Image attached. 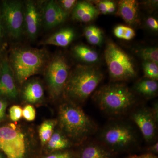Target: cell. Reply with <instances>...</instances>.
Masks as SVG:
<instances>
[{
  "instance_id": "1",
  "label": "cell",
  "mask_w": 158,
  "mask_h": 158,
  "mask_svg": "<svg viewBox=\"0 0 158 158\" xmlns=\"http://www.w3.org/2000/svg\"><path fill=\"white\" fill-rule=\"evenodd\" d=\"M47 59L46 51L44 49L18 48L11 51L9 62L14 76L22 84L41 72Z\"/></svg>"
},
{
  "instance_id": "2",
  "label": "cell",
  "mask_w": 158,
  "mask_h": 158,
  "mask_svg": "<svg viewBox=\"0 0 158 158\" xmlns=\"http://www.w3.org/2000/svg\"><path fill=\"white\" fill-rule=\"evenodd\" d=\"M60 126L69 138L76 141L86 139L93 132V122L79 106L64 103L59 110Z\"/></svg>"
},
{
  "instance_id": "3",
  "label": "cell",
  "mask_w": 158,
  "mask_h": 158,
  "mask_svg": "<svg viewBox=\"0 0 158 158\" xmlns=\"http://www.w3.org/2000/svg\"><path fill=\"white\" fill-rule=\"evenodd\" d=\"M103 77L98 69L93 66L79 65L69 77L65 88L67 95L84 101L95 90Z\"/></svg>"
},
{
  "instance_id": "4",
  "label": "cell",
  "mask_w": 158,
  "mask_h": 158,
  "mask_svg": "<svg viewBox=\"0 0 158 158\" xmlns=\"http://www.w3.org/2000/svg\"><path fill=\"white\" fill-rule=\"evenodd\" d=\"M94 99L101 110L110 114H120L128 110L135 102L132 92L125 85H106L95 94Z\"/></svg>"
},
{
  "instance_id": "5",
  "label": "cell",
  "mask_w": 158,
  "mask_h": 158,
  "mask_svg": "<svg viewBox=\"0 0 158 158\" xmlns=\"http://www.w3.org/2000/svg\"><path fill=\"white\" fill-rule=\"evenodd\" d=\"M104 54L110 76L113 80L125 81L136 76V71L131 59L115 43L108 44Z\"/></svg>"
},
{
  "instance_id": "6",
  "label": "cell",
  "mask_w": 158,
  "mask_h": 158,
  "mask_svg": "<svg viewBox=\"0 0 158 158\" xmlns=\"http://www.w3.org/2000/svg\"><path fill=\"white\" fill-rule=\"evenodd\" d=\"M25 136L14 124L0 127V150L8 158H24L26 152Z\"/></svg>"
},
{
  "instance_id": "7",
  "label": "cell",
  "mask_w": 158,
  "mask_h": 158,
  "mask_svg": "<svg viewBox=\"0 0 158 158\" xmlns=\"http://www.w3.org/2000/svg\"><path fill=\"white\" fill-rule=\"evenodd\" d=\"M69 68L61 55L53 57L46 69V79L49 90L53 98H57L65 89L69 77Z\"/></svg>"
},
{
  "instance_id": "8",
  "label": "cell",
  "mask_w": 158,
  "mask_h": 158,
  "mask_svg": "<svg viewBox=\"0 0 158 158\" xmlns=\"http://www.w3.org/2000/svg\"><path fill=\"white\" fill-rule=\"evenodd\" d=\"M22 2L7 1L3 2L2 16L9 34L14 39H19L23 33L24 10Z\"/></svg>"
},
{
  "instance_id": "9",
  "label": "cell",
  "mask_w": 158,
  "mask_h": 158,
  "mask_svg": "<svg viewBox=\"0 0 158 158\" xmlns=\"http://www.w3.org/2000/svg\"><path fill=\"white\" fill-rule=\"evenodd\" d=\"M104 141L109 146L122 148L128 146L135 141V135L128 127L115 125L105 130L102 135Z\"/></svg>"
},
{
  "instance_id": "10",
  "label": "cell",
  "mask_w": 158,
  "mask_h": 158,
  "mask_svg": "<svg viewBox=\"0 0 158 158\" xmlns=\"http://www.w3.org/2000/svg\"><path fill=\"white\" fill-rule=\"evenodd\" d=\"M14 75L7 60H3L0 65V95L10 98L17 96Z\"/></svg>"
},
{
  "instance_id": "11",
  "label": "cell",
  "mask_w": 158,
  "mask_h": 158,
  "mask_svg": "<svg viewBox=\"0 0 158 158\" xmlns=\"http://www.w3.org/2000/svg\"><path fill=\"white\" fill-rule=\"evenodd\" d=\"M132 118L146 141L152 140L156 134V121L152 112L146 110H139L133 114Z\"/></svg>"
},
{
  "instance_id": "12",
  "label": "cell",
  "mask_w": 158,
  "mask_h": 158,
  "mask_svg": "<svg viewBox=\"0 0 158 158\" xmlns=\"http://www.w3.org/2000/svg\"><path fill=\"white\" fill-rule=\"evenodd\" d=\"M43 12L44 25L48 29L62 23L68 16V13L62 9L58 3L53 1H49L45 4Z\"/></svg>"
},
{
  "instance_id": "13",
  "label": "cell",
  "mask_w": 158,
  "mask_h": 158,
  "mask_svg": "<svg viewBox=\"0 0 158 158\" xmlns=\"http://www.w3.org/2000/svg\"><path fill=\"white\" fill-rule=\"evenodd\" d=\"M24 10V21L28 36L30 39H35L38 34L40 21V15L36 4L33 1L26 2Z\"/></svg>"
},
{
  "instance_id": "14",
  "label": "cell",
  "mask_w": 158,
  "mask_h": 158,
  "mask_svg": "<svg viewBox=\"0 0 158 158\" xmlns=\"http://www.w3.org/2000/svg\"><path fill=\"white\" fill-rule=\"evenodd\" d=\"M138 4L134 0H123L118 3V14L130 24L135 23L138 15Z\"/></svg>"
},
{
  "instance_id": "15",
  "label": "cell",
  "mask_w": 158,
  "mask_h": 158,
  "mask_svg": "<svg viewBox=\"0 0 158 158\" xmlns=\"http://www.w3.org/2000/svg\"><path fill=\"white\" fill-rule=\"evenodd\" d=\"M75 36L74 31L70 28L61 29L51 35L45 40V44L65 47L70 44Z\"/></svg>"
},
{
  "instance_id": "16",
  "label": "cell",
  "mask_w": 158,
  "mask_h": 158,
  "mask_svg": "<svg viewBox=\"0 0 158 158\" xmlns=\"http://www.w3.org/2000/svg\"><path fill=\"white\" fill-rule=\"evenodd\" d=\"M44 89L41 84L37 81H32L26 85L23 90L25 100L31 103L37 102L42 98Z\"/></svg>"
},
{
  "instance_id": "17",
  "label": "cell",
  "mask_w": 158,
  "mask_h": 158,
  "mask_svg": "<svg viewBox=\"0 0 158 158\" xmlns=\"http://www.w3.org/2000/svg\"><path fill=\"white\" fill-rule=\"evenodd\" d=\"M73 52L80 60L88 63H94L98 60V56L95 51L83 45H78L74 47Z\"/></svg>"
},
{
  "instance_id": "18",
  "label": "cell",
  "mask_w": 158,
  "mask_h": 158,
  "mask_svg": "<svg viewBox=\"0 0 158 158\" xmlns=\"http://www.w3.org/2000/svg\"><path fill=\"white\" fill-rule=\"evenodd\" d=\"M80 158H111V155L103 148L92 144L83 149Z\"/></svg>"
},
{
  "instance_id": "19",
  "label": "cell",
  "mask_w": 158,
  "mask_h": 158,
  "mask_svg": "<svg viewBox=\"0 0 158 158\" xmlns=\"http://www.w3.org/2000/svg\"><path fill=\"white\" fill-rule=\"evenodd\" d=\"M57 121L56 120H46L40 125L39 129L40 139L43 145L48 143L53 134Z\"/></svg>"
},
{
  "instance_id": "20",
  "label": "cell",
  "mask_w": 158,
  "mask_h": 158,
  "mask_svg": "<svg viewBox=\"0 0 158 158\" xmlns=\"http://www.w3.org/2000/svg\"><path fill=\"white\" fill-rule=\"evenodd\" d=\"M136 88L138 92L143 95L151 96L154 95L157 91L158 84L156 81L144 80L138 83Z\"/></svg>"
},
{
  "instance_id": "21",
  "label": "cell",
  "mask_w": 158,
  "mask_h": 158,
  "mask_svg": "<svg viewBox=\"0 0 158 158\" xmlns=\"http://www.w3.org/2000/svg\"><path fill=\"white\" fill-rule=\"evenodd\" d=\"M69 144L67 138L59 132L53 133L48 142V148L53 150L64 149L68 147Z\"/></svg>"
},
{
  "instance_id": "22",
  "label": "cell",
  "mask_w": 158,
  "mask_h": 158,
  "mask_svg": "<svg viewBox=\"0 0 158 158\" xmlns=\"http://www.w3.org/2000/svg\"><path fill=\"white\" fill-rule=\"evenodd\" d=\"M97 8L92 4L87 2H81L77 3L73 9L72 16L73 19L79 20L89 11L94 10Z\"/></svg>"
},
{
  "instance_id": "23",
  "label": "cell",
  "mask_w": 158,
  "mask_h": 158,
  "mask_svg": "<svg viewBox=\"0 0 158 158\" xmlns=\"http://www.w3.org/2000/svg\"><path fill=\"white\" fill-rule=\"evenodd\" d=\"M113 33L117 38L126 40H131L135 36V33L133 29L123 25L116 27Z\"/></svg>"
},
{
  "instance_id": "24",
  "label": "cell",
  "mask_w": 158,
  "mask_h": 158,
  "mask_svg": "<svg viewBox=\"0 0 158 158\" xmlns=\"http://www.w3.org/2000/svg\"><path fill=\"white\" fill-rule=\"evenodd\" d=\"M144 76L150 80L156 81L158 79V64L154 62L144 61L143 63Z\"/></svg>"
},
{
  "instance_id": "25",
  "label": "cell",
  "mask_w": 158,
  "mask_h": 158,
  "mask_svg": "<svg viewBox=\"0 0 158 158\" xmlns=\"http://www.w3.org/2000/svg\"><path fill=\"white\" fill-rule=\"evenodd\" d=\"M140 55L144 61L154 62L158 64L157 48H146L140 51Z\"/></svg>"
},
{
  "instance_id": "26",
  "label": "cell",
  "mask_w": 158,
  "mask_h": 158,
  "mask_svg": "<svg viewBox=\"0 0 158 158\" xmlns=\"http://www.w3.org/2000/svg\"><path fill=\"white\" fill-rule=\"evenodd\" d=\"M9 116L12 121H18L22 117L23 109L19 106H12L9 110Z\"/></svg>"
},
{
  "instance_id": "27",
  "label": "cell",
  "mask_w": 158,
  "mask_h": 158,
  "mask_svg": "<svg viewBox=\"0 0 158 158\" xmlns=\"http://www.w3.org/2000/svg\"><path fill=\"white\" fill-rule=\"evenodd\" d=\"M23 116L27 121H34L36 118V111L34 107L27 105L23 110Z\"/></svg>"
},
{
  "instance_id": "28",
  "label": "cell",
  "mask_w": 158,
  "mask_h": 158,
  "mask_svg": "<svg viewBox=\"0 0 158 158\" xmlns=\"http://www.w3.org/2000/svg\"><path fill=\"white\" fill-rule=\"evenodd\" d=\"M87 40L89 43L93 45H99L102 43L103 40L102 33L101 30L99 29L95 34L92 36L87 37Z\"/></svg>"
},
{
  "instance_id": "29",
  "label": "cell",
  "mask_w": 158,
  "mask_h": 158,
  "mask_svg": "<svg viewBox=\"0 0 158 158\" xmlns=\"http://www.w3.org/2000/svg\"><path fill=\"white\" fill-rule=\"evenodd\" d=\"M77 3L75 0H62L59 1L58 4L64 11L68 13L69 11L73 9Z\"/></svg>"
},
{
  "instance_id": "30",
  "label": "cell",
  "mask_w": 158,
  "mask_h": 158,
  "mask_svg": "<svg viewBox=\"0 0 158 158\" xmlns=\"http://www.w3.org/2000/svg\"><path fill=\"white\" fill-rule=\"evenodd\" d=\"M111 1H99L97 3V9L99 12H101L103 14H107L108 8L111 4Z\"/></svg>"
},
{
  "instance_id": "31",
  "label": "cell",
  "mask_w": 158,
  "mask_h": 158,
  "mask_svg": "<svg viewBox=\"0 0 158 158\" xmlns=\"http://www.w3.org/2000/svg\"><path fill=\"white\" fill-rule=\"evenodd\" d=\"M99 29V28L95 26H88L85 28L84 30V34H85V37L87 38V37L92 36L98 31Z\"/></svg>"
},
{
  "instance_id": "32",
  "label": "cell",
  "mask_w": 158,
  "mask_h": 158,
  "mask_svg": "<svg viewBox=\"0 0 158 158\" xmlns=\"http://www.w3.org/2000/svg\"><path fill=\"white\" fill-rule=\"evenodd\" d=\"M147 24L150 28L157 31L158 23L157 21L153 17H149L147 20Z\"/></svg>"
},
{
  "instance_id": "33",
  "label": "cell",
  "mask_w": 158,
  "mask_h": 158,
  "mask_svg": "<svg viewBox=\"0 0 158 158\" xmlns=\"http://www.w3.org/2000/svg\"><path fill=\"white\" fill-rule=\"evenodd\" d=\"M7 103L4 100L0 98V121L2 120L6 115Z\"/></svg>"
},
{
  "instance_id": "34",
  "label": "cell",
  "mask_w": 158,
  "mask_h": 158,
  "mask_svg": "<svg viewBox=\"0 0 158 158\" xmlns=\"http://www.w3.org/2000/svg\"><path fill=\"white\" fill-rule=\"evenodd\" d=\"M45 158H71V156L69 153L65 152L52 155Z\"/></svg>"
},
{
  "instance_id": "35",
  "label": "cell",
  "mask_w": 158,
  "mask_h": 158,
  "mask_svg": "<svg viewBox=\"0 0 158 158\" xmlns=\"http://www.w3.org/2000/svg\"><path fill=\"white\" fill-rule=\"evenodd\" d=\"M128 158H157L156 156L153 155L151 154H147L137 156L134 155L131 156Z\"/></svg>"
},
{
  "instance_id": "36",
  "label": "cell",
  "mask_w": 158,
  "mask_h": 158,
  "mask_svg": "<svg viewBox=\"0 0 158 158\" xmlns=\"http://www.w3.org/2000/svg\"><path fill=\"white\" fill-rule=\"evenodd\" d=\"M116 9V5L113 2H111L110 6L108 9L107 14H111L113 13L115 11Z\"/></svg>"
},
{
  "instance_id": "37",
  "label": "cell",
  "mask_w": 158,
  "mask_h": 158,
  "mask_svg": "<svg viewBox=\"0 0 158 158\" xmlns=\"http://www.w3.org/2000/svg\"><path fill=\"white\" fill-rule=\"evenodd\" d=\"M149 150L153 152L157 153L158 152V142L156 143L155 144L152 146L150 148Z\"/></svg>"
},
{
  "instance_id": "38",
  "label": "cell",
  "mask_w": 158,
  "mask_h": 158,
  "mask_svg": "<svg viewBox=\"0 0 158 158\" xmlns=\"http://www.w3.org/2000/svg\"><path fill=\"white\" fill-rule=\"evenodd\" d=\"M3 28L2 26V23H1V20H0V39L3 37Z\"/></svg>"
}]
</instances>
